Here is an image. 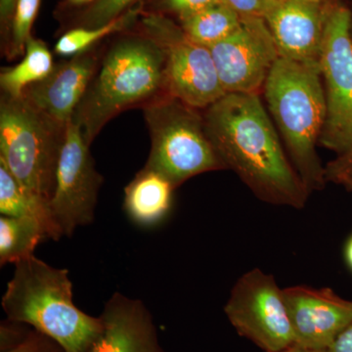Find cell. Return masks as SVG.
<instances>
[{
    "label": "cell",
    "instance_id": "16",
    "mask_svg": "<svg viewBox=\"0 0 352 352\" xmlns=\"http://www.w3.org/2000/svg\"><path fill=\"white\" fill-rule=\"evenodd\" d=\"M175 189L164 176L145 166L124 189L127 217L144 228L157 226L170 214Z\"/></svg>",
    "mask_w": 352,
    "mask_h": 352
},
{
    "label": "cell",
    "instance_id": "33",
    "mask_svg": "<svg viewBox=\"0 0 352 352\" xmlns=\"http://www.w3.org/2000/svg\"><path fill=\"white\" fill-rule=\"evenodd\" d=\"M96 0H68V3L71 6H85V4L95 2Z\"/></svg>",
    "mask_w": 352,
    "mask_h": 352
},
{
    "label": "cell",
    "instance_id": "31",
    "mask_svg": "<svg viewBox=\"0 0 352 352\" xmlns=\"http://www.w3.org/2000/svg\"><path fill=\"white\" fill-rule=\"evenodd\" d=\"M277 352H328V351H326V349H305V347H302L300 346H296V344H293V346L287 347V349H283V351H280Z\"/></svg>",
    "mask_w": 352,
    "mask_h": 352
},
{
    "label": "cell",
    "instance_id": "19",
    "mask_svg": "<svg viewBox=\"0 0 352 352\" xmlns=\"http://www.w3.org/2000/svg\"><path fill=\"white\" fill-rule=\"evenodd\" d=\"M48 238L45 227L31 217H0V263H18L34 256L39 243Z\"/></svg>",
    "mask_w": 352,
    "mask_h": 352
},
{
    "label": "cell",
    "instance_id": "10",
    "mask_svg": "<svg viewBox=\"0 0 352 352\" xmlns=\"http://www.w3.org/2000/svg\"><path fill=\"white\" fill-rule=\"evenodd\" d=\"M102 182L82 129L72 120L65 129L55 188L48 204L63 236H72L78 227L94 221Z\"/></svg>",
    "mask_w": 352,
    "mask_h": 352
},
{
    "label": "cell",
    "instance_id": "12",
    "mask_svg": "<svg viewBox=\"0 0 352 352\" xmlns=\"http://www.w3.org/2000/svg\"><path fill=\"white\" fill-rule=\"evenodd\" d=\"M283 291L296 346L327 351L352 323V302L331 289L300 285Z\"/></svg>",
    "mask_w": 352,
    "mask_h": 352
},
{
    "label": "cell",
    "instance_id": "23",
    "mask_svg": "<svg viewBox=\"0 0 352 352\" xmlns=\"http://www.w3.org/2000/svg\"><path fill=\"white\" fill-rule=\"evenodd\" d=\"M139 0H96L83 15L82 28H97L108 24L129 10Z\"/></svg>",
    "mask_w": 352,
    "mask_h": 352
},
{
    "label": "cell",
    "instance_id": "28",
    "mask_svg": "<svg viewBox=\"0 0 352 352\" xmlns=\"http://www.w3.org/2000/svg\"><path fill=\"white\" fill-rule=\"evenodd\" d=\"M12 322V324H10V325L1 326V351H8V349L17 346L30 333L25 336L23 335L21 330H19L20 328L14 326L15 322Z\"/></svg>",
    "mask_w": 352,
    "mask_h": 352
},
{
    "label": "cell",
    "instance_id": "25",
    "mask_svg": "<svg viewBox=\"0 0 352 352\" xmlns=\"http://www.w3.org/2000/svg\"><path fill=\"white\" fill-rule=\"evenodd\" d=\"M242 17H265L280 0H223Z\"/></svg>",
    "mask_w": 352,
    "mask_h": 352
},
{
    "label": "cell",
    "instance_id": "26",
    "mask_svg": "<svg viewBox=\"0 0 352 352\" xmlns=\"http://www.w3.org/2000/svg\"><path fill=\"white\" fill-rule=\"evenodd\" d=\"M222 2L223 0H164V4L168 10L177 14L180 19H183Z\"/></svg>",
    "mask_w": 352,
    "mask_h": 352
},
{
    "label": "cell",
    "instance_id": "35",
    "mask_svg": "<svg viewBox=\"0 0 352 352\" xmlns=\"http://www.w3.org/2000/svg\"><path fill=\"white\" fill-rule=\"evenodd\" d=\"M302 1L312 2V3H318V1H320V0H302Z\"/></svg>",
    "mask_w": 352,
    "mask_h": 352
},
{
    "label": "cell",
    "instance_id": "9",
    "mask_svg": "<svg viewBox=\"0 0 352 352\" xmlns=\"http://www.w3.org/2000/svg\"><path fill=\"white\" fill-rule=\"evenodd\" d=\"M224 312L239 335L265 352L283 351L295 344L283 289L273 275L259 268L238 279Z\"/></svg>",
    "mask_w": 352,
    "mask_h": 352
},
{
    "label": "cell",
    "instance_id": "4",
    "mask_svg": "<svg viewBox=\"0 0 352 352\" xmlns=\"http://www.w3.org/2000/svg\"><path fill=\"white\" fill-rule=\"evenodd\" d=\"M164 68L163 51L146 34L111 47L74 115L87 144L118 113L166 92Z\"/></svg>",
    "mask_w": 352,
    "mask_h": 352
},
{
    "label": "cell",
    "instance_id": "29",
    "mask_svg": "<svg viewBox=\"0 0 352 352\" xmlns=\"http://www.w3.org/2000/svg\"><path fill=\"white\" fill-rule=\"evenodd\" d=\"M328 352H352V323L333 340Z\"/></svg>",
    "mask_w": 352,
    "mask_h": 352
},
{
    "label": "cell",
    "instance_id": "32",
    "mask_svg": "<svg viewBox=\"0 0 352 352\" xmlns=\"http://www.w3.org/2000/svg\"><path fill=\"white\" fill-rule=\"evenodd\" d=\"M344 258H346L349 268L352 270V233L347 240L346 248H344Z\"/></svg>",
    "mask_w": 352,
    "mask_h": 352
},
{
    "label": "cell",
    "instance_id": "5",
    "mask_svg": "<svg viewBox=\"0 0 352 352\" xmlns=\"http://www.w3.org/2000/svg\"><path fill=\"white\" fill-rule=\"evenodd\" d=\"M66 126L34 107L23 95L0 102V162L32 196L50 204Z\"/></svg>",
    "mask_w": 352,
    "mask_h": 352
},
{
    "label": "cell",
    "instance_id": "34",
    "mask_svg": "<svg viewBox=\"0 0 352 352\" xmlns=\"http://www.w3.org/2000/svg\"><path fill=\"white\" fill-rule=\"evenodd\" d=\"M340 184H344V186L347 187V188L351 189L352 191V179H346L344 182L340 183Z\"/></svg>",
    "mask_w": 352,
    "mask_h": 352
},
{
    "label": "cell",
    "instance_id": "6",
    "mask_svg": "<svg viewBox=\"0 0 352 352\" xmlns=\"http://www.w3.org/2000/svg\"><path fill=\"white\" fill-rule=\"evenodd\" d=\"M143 108L152 142L146 168L164 176L175 189L194 176L227 170L196 109L168 94Z\"/></svg>",
    "mask_w": 352,
    "mask_h": 352
},
{
    "label": "cell",
    "instance_id": "17",
    "mask_svg": "<svg viewBox=\"0 0 352 352\" xmlns=\"http://www.w3.org/2000/svg\"><path fill=\"white\" fill-rule=\"evenodd\" d=\"M0 212L6 217L38 219L45 227L50 239L57 241L63 236L47 204L28 192L2 162H0Z\"/></svg>",
    "mask_w": 352,
    "mask_h": 352
},
{
    "label": "cell",
    "instance_id": "21",
    "mask_svg": "<svg viewBox=\"0 0 352 352\" xmlns=\"http://www.w3.org/2000/svg\"><path fill=\"white\" fill-rule=\"evenodd\" d=\"M138 13L139 8H131L117 19L100 27L72 30L62 36L55 44V53L60 56L74 57L87 52L101 39L129 27L135 20Z\"/></svg>",
    "mask_w": 352,
    "mask_h": 352
},
{
    "label": "cell",
    "instance_id": "13",
    "mask_svg": "<svg viewBox=\"0 0 352 352\" xmlns=\"http://www.w3.org/2000/svg\"><path fill=\"white\" fill-rule=\"evenodd\" d=\"M327 14L318 3L280 0L264 17L280 57L302 63L320 64Z\"/></svg>",
    "mask_w": 352,
    "mask_h": 352
},
{
    "label": "cell",
    "instance_id": "15",
    "mask_svg": "<svg viewBox=\"0 0 352 352\" xmlns=\"http://www.w3.org/2000/svg\"><path fill=\"white\" fill-rule=\"evenodd\" d=\"M100 318L103 330L88 352H163L151 314L140 300L116 293Z\"/></svg>",
    "mask_w": 352,
    "mask_h": 352
},
{
    "label": "cell",
    "instance_id": "11",
    "mask_svg": "<svg viewBox=\"0 0 352 352\" xmlns=\"http://www.w3.org/2000/svg\"><path fill=\"white\" fill-rule=\"evenodd\" d=\"M210 50L226 94H258L280 58L270 28L258 17H242L239 27Z\"/></svg>",
    "mask_w": 352,
    "mask_h": 352
},
{
    "label": "cell",
    "instance_id": "2",
    "mask_svg": "<svg viewBox=\"0 0 352 352\" xmlns=\"http://www.w3.org/2000/svg\"><path fill=\"white\" fill-rule=\"evenodd\" d=\"M263 90L289 160L305 188L309 194L323 188L327 182L326 168L316 151L327 115L320 64L280 57Z\"/></svg>",
    "mask_w": 352,
    "mask_h": 352
},
{
    "label": "cell",
    "instance_id": "14",
    "mask_svg": "<svg viewBox=\"0 0 352 352\" xmlns=\"http://www.w3.org/2000/svg\"><path fill=\"white\" fill-rule=\"evenodd\" d=\"M96 68L94 52L80 53L55 65L47 78L25 89L24 96L46 117L67 126L87 94Z\"/></svg>",
    "mask_w": 352,
    "mask_h": 352
},
{
    "label": "cell",
    "instance_id": "7",
    "mask_svg": "<svg viewBox=\"0 0 352 352\" xmlns=\"http://www.w3.org/2000/svg\"><path fill=\"white\" fill-rule=\"evenodd\" d=\"M143 25L146 36L164 52L166 94L196 110H206L227 94L210 48L190 41L163 16H147Z\"/></svg>",
    "mask_w": 352,
    "mask_h": 352
},
{
    "label": "cell",
    "instance_id": "8",
    "mask_svg": "<svg viewBox=\"0 0 352 352\" xmlns=\"http://www.w3.org/2000/svg\"><path fill=\"white\" fill-rule=\"evenodd\" d=\"M351 25L346 7L327 14L320 58L327 115L319 143L339 156L352 150Z\"/></svg>",
    "mask_w": 352,
    "mask_h": 352
},
{
    "label": "cell",
    "instance_id": "27",
    "mask_svg": "<svg viewBox=\"0 0 352 352\" xmlns=\"http://www.w3.org/2000/svg\"><path fill=\"white\" fill-rule=\"evenodd\" d=\"M325 168L327 182L342 183L344 180L352 179V150L340 155Z\"/></svg>",
    "mask_w": 352,
    "mask_h": 352
},
{
    "label": "cell",
    "instance_id": "22",
    "mask_svg": "<svg viewBox=\"0 0 352 352\" xmlns=\"http://www.w3.org/2000/svg\"><path fill=\"white\" fill-rule=\"evenodd\" d=\"M41 0H17L12 17V41L10 55L12 57L25 53V43L31 36V30Z\"/></svg>",
    "mask_w": 352,
    "mask_h": 352
},
{
    "label": "cell",
    "instance_id": "18",
    "mask_svg": "<svg viewBox=\"0 0 352 352\" xmlns=\"http://www.w3.org/2000/svg\"><path fill=\"white\" fill-rule=\"evenodd\" d=\"M24 54L19 64L0 74V87L6 96L22 97L28 87L47 78L54 68L50 48L32 36L25 43Z\"/></svg>",
    "mask_w": 352,
    "mask_h": 352
},
{
    "label": "cell",
    "instance_id": "1",
    "mask_svg": "<svg viewBox=\"0 0 352 352\" xmlns=\"http://www.w3.org/2000/svg\"><path fill=\"white\" fill-rule=\"evenodd\" d=\"M208 139L259 200L305 208L309 192L287 156L276 129L256 94H227L206 109Z\"/></svg>",
    "mask_w": 352,
    "mask_h": 352
},
{
    "label": "cell",
    "instance_id": "24",
    "mask_svg": "<svg viewBox=\"0 0 352 352\" xmlns=\"http://www.w3.org/2000/svg\"><path fill=\"white\" fill-rule=\"evenodd\" d=\"M2 352H65L55 340L38 332H31L17 346Z\"/></svg>",
    "mask_w": 352,
    "mask_h": 352
},
{
    "label": "cell",
    "instance_id": "36",
    "mask_svg": "<svg viewBox=\"0 0 352 352\" xmlns=\"http://www.w3.org/2000/svg\"><path fill=\"white\" fill-rule=\"evenodd\" d=\"M351 34H352V32H351Z\"/></svg>",
    "mask_w": 352,
    "mask_h": 352
},
{
    "label": "cell",
    "instance_id": "20",
    "mask_svg": "<svg viewBox=\"0 0 352 352\" xmlns=\"http://www.w3.org/2000/svg\"><path fill=\"white\" fill-rule=\"evenodd\" d=\"M180 20L190 41L210 48L230 36L239 27L242 16L222 2Z\"/></svg>",
    "mask_w": 352,
    "mask_h": 352
},
{
    "label": "cell",
    "instance_id": "30",
    "mask_svg": "<svg viewBox=\"0 0 352 352\" xmlns=\"http://www.w3.org/2000/svg\"><path fill=\"white\" fill-rule=\"evenodd\" d=\"M16 2L17 0H0V16H1L2 22H7L13 17L14 10H15Z\"/></svg>",
    "mask_w": 352,
    "mask_h": 352
},
{
    "label": "cell",
    "instance_id": "3",
    "mask_svg": "<svg viewBox=\"0 0 352 352\" xmlns=\"http://www.w3.org/2000/svg\"><path fill=\"white\" fill-rule=\"evenodd\" d=\"M2 298L8 320L29 324L55 340L65 352H88L103 330L100 317L90 316L73 302L69 271L36 256L16 263Z\"/></svg>",
    "mask_w": 352,
    "mask_h": 352
}]
</instances>
